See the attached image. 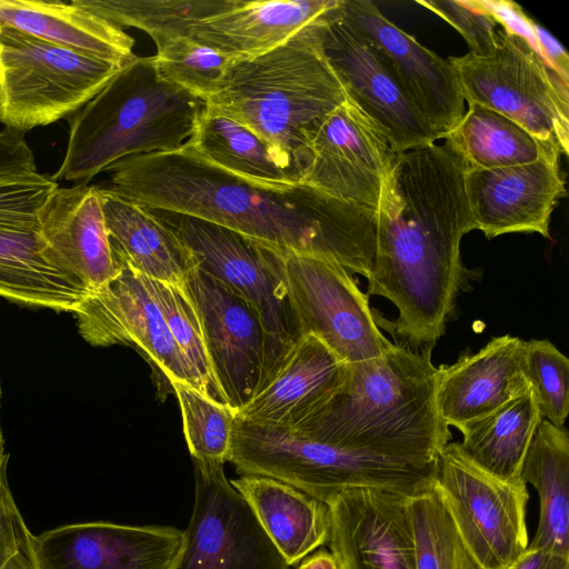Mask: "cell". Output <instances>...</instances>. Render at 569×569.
Segmentation results:
<instances>
[{"label": "cell", "mask_w": 569, "mask_h": 569, "mask_svg": "<svg viewBox=\"0 0 569 569\" xmlns=\"http://www.w3.org/2000/svg\"><path fill=\"white\" fill-rule=\"evenodd\" d=\"M8 461L6 453L0 460V566L33 538L11 492Z\"/></svg>", "instance_id": "obj_40"}, {"label": "cell", "mask_w": 569, "mask_h": 569, "mask_svg": "<svg viewBox=\"0 0 569 569\" xmlns=\"http://www.w3.org/2000/svg\"><path fill=\"white\" fill-rule=\"evenodd\" d=\"M530 388L542 419L563 427L569 411V360L550 341H525Z\"/></svg>", "instance_id": "obj_37"}, {"label": "cell", "mask_w": 569, "mask_h": 569, "mask_svg": "<svg viewBox=\"0 0 569 569\" xmlns=\"http://www.w3.org/2000/svg\"><path fill=\"white\" fill-rule=\"evenodd\" d=\"M509 569H569V558L527 548Z\"/></svg>", "instance_id": "obj_42"}, {"label": "cell", "mask_w": 569, "mask_h": 569, "mask_svg": "<svg viewBox=\"0 0 569 569\" xmlns=\"http://www.w3.org/2000/svg\"><path fill=\"white\" fill-rule=\"evenodd\" d=\"M542 417L531 388L492 412L458 428L463 456L486 472L521 477L525 457Z\"/></svg>", "instance_id": "obj_31"}, {"label": "cell", "mask_w": 569, "mask_h": 569, "mask_svg": "<svg viewBox=\"0 0 569 569\" xmlns=\"http://www.w3.org/2000/svg\"><path fill=\"white\" fill-rule=\"evenodd\" d=\"M148 209L180 237L200 270L229 286L257 311L266 335L261 391L305 336L272 247L194 217Z\"/></svg>", "instance_id": "obj_7"}, {"label": "cell", "mask_w": 569, "mask_h": 569, "mask_svg": "<svg viewBox=\"0 0 569 569\" xmlns=\"http://www.w3.org/2000/svg\"><path fill=\"white\" fill-rule=\"evenodd\" d=\"M339 0H209L192 12L186 0L160 39L187 37L236 60L286 42ZM159 39V40H160Z\"/></svg>", "instance_id": "obj_18"}, {"label": "cell", "mask_w": 569, "mask_h": 569, "mask_svg": "<svg viewBox=\"0 0 569 569\" xmlns=\"http://www.w3.org/2000/svg\"><path fill=\"white\" fill-rule=\"evenodd\" d=\"M397 153L378 207L367 296L398 310L392 329L412 348H433L462 286V237L475 230L466 160L453 142Z\"/></svg>", "instance_id": "obj_2"}, {"label": "cell", "mask_w": 569, "mask_h": 569, "mask_svg": "<svg viewBox=\"0 0 569 569\" xmlns=\"http://www.w3.org/2000/svg\"><path fill=\"white\" fill-rule=\"evenodd\" d=\"M431 348L396 343L348 363L337 391L296 432L340 448L430 463L451 440L436 402Z\"/></svg>", "instance_id": "obj_3"}, {"label": "cell", "mask_w": 569, "mask_h": 569, "mask_svg": "<svg viewBox=\"0 0 569 569\" xmlns=\"http://www.w3.org/2000/svg\"><path fill=\"white\" fill-rule=\"evenodd\" d=\"M183 540L170 526L93 521L33 536V551L39 569H172Z\"/></svg>", "instance_id": "obj_19"}, {"label": "cell", "mask_w": 569, "mask_h": 569, "mask_svg": "<svg viewBox=\"0 0 569 569\" xmlns=\"http://www.w3.org/2000/svg\"><path fill=\"white\" fill-rule=\"evenodd\" d=\"M319 18L264 53L236 60L206 102L284 153L299 177L311 132L348 100L322 53Z\"/></svg>", "instance_id": "obj_5"}, {"label": "cell", "mask_w": 569, "mask_h": 569, "mask_svg": "<svg viewBox=\"0 0 569 569\" xmlns=\"http://www.w3.org/2000/svg\"><path fill=\"white\" fill-rule=\"evenodd\" d=\"M146 280L176 345L201 382L204 393L228 406L213 375L198 312L184 287Z\"/></svg>", "instance_id": "obj_36"}, {"label": "cell", "mask_w": 569, "mask_h": 569, "mask_svg": "<svg viewBox=\"0 0 569 569\" xmlns=\"http://www.w3.org/2000/svg\"><path fill=\"white\" fill-rule=\"evenodd\" d=\"M433 490L481 569H509L529 545L527 483L497 478L471 462L458 442L438 453Z\"/></svg>", "instance_id": "obj_10"}, {"label": "cell", "mask_w": 569, "mask_h": 569, "mask_svg": "<svg viewBox=\"0 0 569 569\" xmlns=\"http://www.w3.org/2000/svg\"><path fill=\"white\" fill-rule=\"evenodd\" d=\"M346 370L347 363L319 338L305 335L273 379L236 417L293 429L337 391Z\"/></svg>", "instance_id": "obj_24"}, {"label": "cell", "mask_w": 569, "mask_h": 569, "mask_svg": "<svg viewBox=\"0 0 569 569\" xmlns=\"http://www.w3.org/2000/svg\"><path fill=\"white\" fill-rule=\"evenodd\" d=\"M0 569H39L33 551V538L11 557L8 562L0 566Z\"/></svg>", "instance_id": "obj_43"}, {"label": "cell", "mask_w": 569, "mask_h": 569, "mask_svg": "<svg viewBox=\"0 0 569 569\" xmlns=\"http://www.w3.org/2000/svg\"><path fill=\"white\" fill-rule=\"evenodd\" d=\"M48 260L96 292L119 276L97 184L58 187L39 213Z\"/></svg>", "instance_id": "obj_22"}, {"label": "cell", "mask_w": 569, "mask_h": 569, "mask_svg": "<svg viewBox=\"0 0 569 569\" xmlns=\"http://www.w3.org/2000/svg\"><path fill=\"white\" fill-rule=\"evenodd\" d=\"M88 295L80 281L51 264L39 230L0 226V297L74 312Z\"/></svg>", "instance_id": "obj_28"}, {"label": "cell", "mask_w": 569, "mask_h": 569, "mask_svg": "<svg viewBox=\"0 0 569 569\" xmlns=\"http://www.w3.org/2000/svg\"><path fill=\"white\" fill-rule=\"evenodd\" d=\"M297 569H340L330 551L320 549L303 558Z\"/></svg>", "instance_id": "obj_44"}, {"label": "cell", "mask_w": 569, "mask_h": 569, "mask_svg": "<svg viewBox=\"0 0 569 569\" xmlns=\"http://www.w3.org/2000/svg\"><path fill=\"white\" fill-rule=\"evenodd\" d=\"M98 188L118 267L148 279L183 287L197 262L180 237L148 208Z\"/></svg>", "instance_id": "obj_25"}, {"label": "cell", "mask_w": 569, "mask_h": 569, "mask_svg": "<svg viewBox=\"0 0 569 569\" xmlns=\"http://www.w3.org/2000/svg\"><path fill=\"white\" fill-rule=\"evenodd\" d=\"M73 313L78 331L89 345H123L136 349L150 366L159 395L161 390L164 397L173 392V381L204 393L176 345L143 276L122 268L106 287L89 292Z\"/></svg>", "instance_id": "obj_12"}, {"label": "cell", "mask_w": 569, "mask_h": 569, "mask_svg": "<svg viewBox=\"0 0 569 569\" xmlns=\"http://www.w3.org/2000/svg\"><path fill=\"white\" fill-rule=\"evenodd\" d=\"M0 27L120 68L136 57L134 39L123 28L73 1L0 0Z\"/></svg>", "instance_id": "obj_26"}, {"label": "cell", "mask_w": 569, "mask_h": 569, "mask_svg": "<svg viewBox=\"0 0 569 569\" xmlns=\"http://www.w3.org/2000/svg\"><path fill=\"white\" fill-rule=\"evenodd\" d=\"M271 247L305 335L347 365L378 358L392 346L348 270L325 257Z\"/></svg>", "instance_id": "obj_11"}, {"label": "cell", "mask_w": 569, "mask_h": 569, "mask_svg": "<svg viewBox=\"0 0 569 569\" xmlns=\"http://www.w3.org/2000/svg\"><path fill=\"white\" fill-rule=\"evenodd\" d=\"M465 101L495 110L568 154L569 82L527 38L501 28L488 54L449 57Z\"/></svg>", "instance_id": "obj_8"}, {"label": "cell", "mask_w": 569, "mask_h": 569, "mask_svg": "<svg viewBox=\"0 0 569 569\" xmlns=\"http://www.w3.org/2000/svg\"><path fill=\"white\" fill-rule=\"evenodd\" d=\"M559 154L498 169L467 170L465 190L475 229L488 238L539 233L549 238L553 209L566 196Z\"/></svg>", "instance_id": "obj_21"}, {"label": "cell", "mask_w": 569, "mask_h": 569, "mask_svg": "<svg viewBox=\"0 0 569 569\" xmlns=\"http://www.w3.org/2000/svg\"><path fill=\"white\" fill-rule=\"evenodd\" d=\"M530 389L525 341L503 335L437 373L436 402L447 427L457 429Z\"/></svg>", "instance_id": "obj_23"}, {"label": "cell", "mask_w": 569, "mask_h": 569, "mask_svg": "<svg viewBox=\"0 0 569 569\" xmlns=\"http://www.w3.org/2000/svg\"><path fill=\"white\" fill-rule=\"evenodd\" d=\"M0 400H1V387H0ZM4 455H6L4 442H3L2 429H1V423H0V460Z\"/></svg>", "instance_id": "obj_45"}, {"label": "cell", "mask_w": 569, "mask_h": 569, "mask_svg": "<svg viewBox=\"0 0 569 569\" xmlns=\"http://www.w3.org/2000/svg\"><path fill=\"white\" fill-rule=\"evenodd\" d=\"M204 101L161 79L152 57H134L69 118L63 160L52 178L90 183L133 154L180 148L193 134Z\"/></svg>", "instance_id": "obj_4"}, {"label": "cell", "mask_w": 569, "mask_h": 569, "mask_svg": "<svg viewBox=\"0 0 569 569\" xmlns=\"http://www.w3.org/2000/svg\"><path fill=\"white\" fill-rule=\"evenodd\" d=\"M159 77L207 102L222 89L236 59L187 37L154 41Z\"/></svg>", "instance_id": "obj_34"}, {"label": "cell", "mask_w": 569, "mask_h": 569, "mask_svg": "<svg viewBox=\"0 0 569 569\" xmlns=\"http://www.w3.org/2000/svg\"><path fill=\"white\" fill-rule=\"evenodd\" d=\"M98 187L140 206L212 222L257 241L325 257L368 279L378 210L336 199L310 186L262 183L231 173L188 142L133 154L109 166Z\"/></svg>", "instance_id": "obj_1"}, {"label": "cell", "mask_w": 569, "mask_h": 569, "mask_svg": "<svg viewBox=\"0 0 569 569\" xmlns=\"http://www.w3.org/2000/svg\"><path fill=\"white\" fill-rule=\"evenodd\" d=\"M58 187L52 176L39 172L0 179V226L39 230V213Z\"/></svg>", "instance_id": "obj_38"}, {"label": "cell", "mask_w": 569, "mask_h": 569, "mask_svg": "<svg viewBox=\"0 0 569 569\" xmlns=\"http://www.w3.org/2000/svg\"><path fill=\"white\" fill-rule=\"evenodd\" d=\"M396 154L379 130L347 100L311 132L299 182L378 210Z\"/></svg>", "instance_id": "obj_15"}, {"label": "cell", "mask_w": 569, "mask_h": 569, "mask_svg": "<svg viewBox=\"0 0 569 569\" xmlns=\"http://www.w3.org/2000/svg\"><path fill=\"white\" fill-rule=\"evenodd\" d=\"M529 42L543 60L569 82V56L565 48L543 27L530 19Z\"/></svg>", "instance_id": "obj_41"}, {"label": "cell", "mask_w": 569, "mask_h": 569, "mask_svg": "<svg viewBox=\"0 0 569 569\" xmlns=\"http://www.w3.org/2000/svg\"><path fill=\"white\" fill-rule=\"evenodd\" d=\"M223 466L193 461V509L172 569H290Z\"/></svg>", "instance_id": "obj_14"}, {"label": "cell", "mask_w": 569, "mask_h": 569, "mask_svg": "<svg viewBox=\"0 0 569 569\" xmlns=\"http://www.w3.org/2000/svg\"><path fill=\"white\" fill-rule=\"evenodd\" d=\"M451 24L466 40L471 53L485 56L498 43L499 23L485 1L417 0Z\"/></svg>", "instance_id": "obj_39"}, {"label": "cell", "mask_w": 569, "mask_h": 569, "mask_svg": "<svg viewBox=\"0 0 569 569\" xmlns=\"http://www.w3.org/2000/svg\"><path fill=\"white\" fill-rule=\"evenodd\" d=\"M120 67L0 27V122L24 133L70 118Z\"/></svg>", "instance_id": "obj_9"}, {"label": "cell", "mask_w": 569, "mask_h": 569, "mask_svg": "<svg viewBox=\"0 0 569 569\" xmlns=\"http://www.w3.org/2000/svg\"><path fill=\"white\" fill-rule=\"evenodd\" d=\"M183 287L198 312L219 389L237 413L258 393L262 379L266 335L260 318L242 296L198 267Z\"/></svg>", "instance_id": "obj_16"}, {"label": "cell", "mask_w": 569, "mask_h": 569, "mask_svg": "<svg viewBox=\"0 0 569 569\" xmlns=\"http://www.w3.org/2000/svg\"><path fill=\"white\" fill-rule=\"evenodd\" d=\"M407 508L416 569H481L433 487L410 496Z\"/></svg>", "instance_id": "obj_33"}, {"label": "cell", "mask_w": 569, "mask_h": 569, "mask_svg": "<svg viewBox=\"0 0 569 569\" xmlns=\"http://www.w3.org/2000/svg\"><path fill=\"white\" fill-rule=\"evenodd\" d=\"M187 142L211 163L240 177L262 183L299 182L284 153L206 102Z\"/></svg>", "instance_id": "obj_30"}, {"label": "cell", "mask_w": 569, "mask_h": 569, "mask_svg": "<svg viewBox=\"0 0 569 569\" xmlns=\"http://www.w3.org/2000/svg\"><path fill=\"white\" fill-rule=\"evenodd\" d=\"M338 10L376 48L438 140L446 139L466 112L450 61L397 27L371 1L340 0Z\"/></svg>", "instance_id": "obj_17"}, {"label": "cell", "mask_w": 569, "mask_h": 569, "mask_svg": "<svg viewBox=\"0 0 569 569\" xmlns=\"http://www.w3.org/2000/svg\"><path fill=\"white\" fill-rule=\"evenodd\" d=\"M230 482L289 566L328 542L330 513L327 503L266 476L241 475Z\"/></svg>", "instance_id": "obj_27"}, {"label": "cell", "mask_w": 569, "mask_h": 569, "mask_svg": "<svg viewBox=\"0 0 569 569\" xmlns=\"http://www.w3.org/2000/svg\"><path fill=\"white\" fill-rule=\"evenodd\" d=\"M228 462L240 475L286 482L328 503L352 488H381L413 496L432 487L436 461L421 463L350 450L292 429L236 417Z\"/></svg>", "instance_id": "obj_6"}, {"label": "cell", "mask_w": 569, "mask_h": 569, "mask_svg": "<svg viewBox=\"0 0 569 569\" xmlns=\"http://www.w3.org/2000/svg\"><path fill=\"white\" fill-rule=\"evenodd\" d=\"M182 418L183 433L192 461L219 466L228 461L236 412L180 381L171 383Z\"/></svg>", "instance_id": "obj_35"}, {"label": "cell", "mask_w": 569, "mask_h": 569, "mask_svg": "<svg viewBox=\"0 0 569 569\" xmlns=\"http://www.w3.org/2000/svg\"><path fill=\"white\" fill-rule=\"evenodd\" d=\"M319 20L322 53L348 100L387 139L395 153L438 137L412 106L376 48L340 16L338 6Z\"/></svg>", "instance_id": "obj_13"}, {"label": "cell", "mask_w": 569, "mask_h": 569, "mask_svg": "<svg viewBox=\"0 0 569 569\" xmlns=\"http://www.w3.org/2000/svg\"><path fill=\"white\" fill-rule=\"evenodd\" d=\"M459 150L468 170L507 168L561 153L538 140L512 119L485 107L469 103L447 137Z\"/></svg>", "instance_id": "obj_32"}, {"label": "cell", "mask_w": 569, "mask_h": 569, "mask_svg": "<svg viewBox=\"0 0 569 569\" xmlns=\"http://www.w3.org/2000/svg\"><path fill=\"white\" fill-rule=\"evenodd\" d=\"M539 498V520L528 548L569 558V436L546 419L539 423L521 469Z\"/></svg>", "instance_id": "obj_29"}, {"label": "cell", "mask_w": 569, "mask_h": 569, "mask_svg": "<svg viewBox=\"0 0 569 569\" xmlns=\"http://www.w3.org/2000/svg\"><path fill=\"white\" fill-rule=\"evenodd\" d=\"M381 488H352L327 505L330 552L340 569H416L408 498Z\"/></svg>", "instance_id": "obj_20"}]
</instances>
